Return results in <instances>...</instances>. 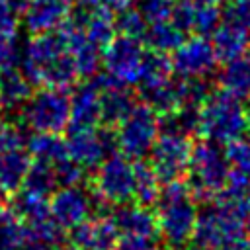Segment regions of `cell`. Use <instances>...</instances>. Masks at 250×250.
Returning <instances> with one entry per match:
<instances>
[{"instance_id": "36", "label": "cell", "mask_w": 250, "mask_h": 250, "mask_svg": "<svg viewBox=\"0 0 250 250\" xmlns=\"http://www.w3.org/2000/svg\"><path fill=\"white\" fill-rule=\"evenodd\" d=\"M221 18L225 23H230L250 33V0H232L230 4L225 6Z\"/></svg>"}, {"instance_id": "24", "label": "cell", "mask_w": 250, "mask_h": 250, "mask_svg": "<svg viewBox=\"0 0 250 250\" xmlns=\"http://www.w3.org/2000/svg\"><path fill=\"white\" fill-rule=\"evenodd\" d=\"M27 152L31 158L51 166L68 158L66 143L59 137V133H33L27 141Z\"/></svg>"}, {"instance_id": "17", "label": "cell", "mask_w": 250, "mask_h": 250, "mask_svg": "<svg viewBox=\"0 0 250 250\" xmlns=\"http://www.w3.org/2000/svg\"><path fill=\"white\" fill-rule=\"evenodd\" d=\"M119 230L111 219H88L70 232V246L76 250H113Z\"/></svg>"}, {"instance_id": "21", "label": "cell", "mask_w": 250, "mask_h": 250, "mask_svg": "<svg viewBox=\"0 0 250 250\" xmlns=\"http://www.w3.org/2000/svg\"><path fill=\"white\" fill-rule=\"evenodd\" d=\"M31 166V156L21 146L6 148L0 152V186L10 191H18Z\"/></svg>"}, {"instance_id": "27", "label": "cell", "mask_w": 250, "mask_h": 250, "mask_svg": "<svg viewBox=\"0 0 250 250\" xmlns=\"http://www.w3.org/2000/svg\"><path fill=\"white\" fill-rule=\"evenodd\" d=\"M172 61L166 53H145L143 57V64H141V74H139V88H150V86H158L164 84L172 78Z\"/></svg>"}, {"instance_id": "22", "label": "cell", "mask_w": 250, "mask_h": 250, "mask_svg": "<svg viewBox=\"0 0 250 250\" xmlns=\"http://www.w3.org/2000/svg\"><path fill=\"white\" fill-rule=\"evenodd\" d=\"M211 47L215 51L217 61L227 62L230 59H236L244 55L248 47V31L221 21L219 27L211 33Z\"/></svg>"}, {"instance_id": "18", "label": "cell", "mask_w": 250, "mask_h": 250, "mask_svg": "<svg viewBox=\"0 0 250 250\" xmlns=\"http://www.w3.org/2000/svg\"><path fill=\"white\" fill-rule=\"evenodd\" d=\"M109 219L115 225V229L119 230V234L154 238V234L158 232L154 213L148 207L139 205V203L137 205H131V203L115 205Z\"/></svg>"}, {"instance_id": "32", "label": "cell", "mask_w": 250, "mask_h": 250, "mask_svg": "<svg viewBox=\"0 0 250 250\" xmlns=\"http://www.w3.org/2000/svg\"><path fill=\"white\" fill-rule=\"evenodd\" d=\"M146 27H148V21L137 8H127L119 12L115 18V31H119V35H125V37L141 39Z\"/></svg>"}, {"instance_id": "25", "label": "cell", "mask_w": 250, "mask_h": 250, "mask_svg": "<svg viewBox=\"0 0 250 250\" xmlns=\"http://www.w3.org/2000/svg\"><path fill=\"white\" fill-rule=\"evenodd\" d=\"M29 240L27 225L12 207H0V250H21Z\"/></svg>"}, {"instance_id": "11", "label": "cell", "mask_w": 250, "mask_h": 250, "mask_svg": "<svg viewBox=\"0 0 250 250\" xmlns=\"http://www.w3.org/2000/svg\"><path fill=\"white\" fill-rule=\"evenodd\" d=\"M66 143V154L84 170L98 168L107 156H111L113 148H117L115 135L109 131L98 129H70Z\"/></svg>"}, {"instance_id": "52", "label": "cell", "mask_w": 250, "mask_h": 250, "mask_svg": "<svg viewBox=\"0 0 250 250\" xmlns=\"http://www.w3.org/2000/svg\"><path fill=\"white\" fill-rule=\"evenodd\" d=\"M4 201H6V189L0 186V207L4 205Z\"/></svg>"}, {"instance_id": "48", "label": "cell", "mask_w": 250, "mask_h": 250, "mask_svg": "<svg viewBox=\"0 0 250 250\" xmlns=\"http://www.w3.org/2000/svg\"><path fill=\"white\" fill-rule=\"evenodd\" d=\"M172 250H199L195 244H178V246H172Z\"/></svg>"}, {"instance_id": "40", "label": "cell", "mask_w": 250, "mask_h": 250, "mask_svg": "<svg viewBox=\"0 0 250 250\" xmlns=\"http://www.w3.org/2000/svg\"><path fill=\"white\" fill-rule=\"evenodd\" d=\"M18 12L6 2L0 0V35L18 37Z\"/></svg>"}, {"instance_id": "13", "label": "cell", "mask_w": 250, "mask_h": 250, "mask_svg": "<svg viewBox=\"0 0 250 250\" xmlns=\"http://www.w3.org/2000/svg\"><path fill=\"white\" fill-rule=\"evenodd\" d=\"M170 61L174 72L182 78H205L217 66V57L211 41H207L203 35L184 39L172 51Z\"/></svg>"}, {"instance_id": "9", "label": "cell", "mask_w": 250, "mask_h": 250, "mask_svg": "<svg viewBox=\"0 0 250 250\" xmlns=\"http://www.w3.org/2000/svg\"><path fill=\"white\" fill-rule=\"evenodd\" d=\"M94 195L102 203L121 205L129 203L135 195V168L123 154L107 156L100 166L94 180Z\"/></svg>"}, {"instance_id": "41", "label": "cell", "mask_w": 250, "mask_h": 250, "mask_svg": "<svg viewBox=\"0 0 250 250\" xmlns=\"http://www.w3.org/2000/svg\"><path fill=\"white\" fill-rule=\"evenodd\" d=\"M18 37H4L0 35V68L18 64Z\"/></svg>"}, {"instance_id": "23", "label": "cell", "mask_w": 250, "mask_h": 250, "mask_svg": "<svg viewBox=\"0 0 250 250\" xmlns=\"http://www.w3.org/2000/svg\"><path fill=\"white\" fill-rule=\"evenodd\" d=\"M221 90L236 96L238 100L250 96V57H236L223 64L217 74Z\"/></svg>"}, {"instance_id": "31", "label": "cell", "mask_w": 250, "mask_h": 250, "mask_svg": "<svg viewBox=\"0 0 250 250\" xmlns=\"http://www.w3.org/2000/svg\"><path fill=\"white\" fill-rule=\"evenodd\" d=\"M160 131H172L186 137L199 133V107H178L176 111L162 115Z\"/></svg>"}, {"instance_id": "10", "label": "cell", "mask_w": 250, "mask_h": 250, "mask_svg": "<svg viewBox=\"0 0 250 250\" xmlns=\"http://www.w3.org/2000/svg\"><path fill=\"white\" fill-rule=\"evenodd\" d=\"M148 154L150 166L162 184L180 180L188 172L189 164V137L172 131H160Z\"/></svg>"}, {"instance_id": "8", "label": "cell", "mask_w": 250, "mask_h": 250, "mask_svg": "<svg viewBox=\"0 0 250 250\" xmlns=\"http://www.w3.org/2000/svg\"><path fill=\"white\" fill-rule=\"evenodd\" d=\"M160 133V121L146 104H135L131 111L117 123L115 143L123 156L141 160L145 158Z\"/></svg>"}, {"instance_id": "35", "label": "cell", "mask_w": 250, "mask_h": 250, "mask_svg": "<svg viewBox=\"0 0 250 250\" xmlns=\"http://www.w3.org/2000/svg\"><path fill=\"white\" fill-rule=\"evenodd\" d=\"M225 154H227V160L232 166V170L250 176V141L236 139V141L229 143L225 148Z\"/></svg>"}, {"instance_id": "33", "label": "cell", "mask_w": 250, "mask_h": 250, "mask_svg": "<svg viewBox=\"0 0 250 250\" xmlns=\"http://www.w3.org/2000/svg\"><path fill=\"white\" fill-rule=\"evenodd\" d=\"M223 21L221 18V10L217 6L211 4H197L195 2V14H193V23H191V31H197V35H211L219 23Z\"/></svg>"}, {"instance_id": "51", "label": "cell", "mask_w": 250, "mask_h": 250, "mask_svg": "<svg viewBox=\"0 0 250 250\" xmlns=\"http://www.w3.org/2000/svg\"><path fill=\"white\" fill-rule=\"evenodd\" d=\"M244 113H246V121H248V125H250V96H248V102H246V105H244Z\"/></svg>"}, {"instance_id": "14", "label": "cell", "mask_w": 250, "mask_h": 250, "mask_svg": "<svg viewBox=\"0 0 250 250\" xmlns=\"http://www.w3.org/2000/svg\"><path fill=\"white\" fill-rule=\"evenodd\" d=\"M59 33L64 39V45L76 64L78 76H92L102 66V49L96 47L84 33V29L66 18V21L59 27Z\"/></svg>"}, {"instance_id": "19", "label": "cell", "mask_w": 250, "mask_h": 250, "mask_svg": "<svg viewBox=\"0 0 250 250\" xmlns=\"http://www.w3.org/2000/svg\"><path fill=\"white\" fill-rule=\"evenodd\" d=\"M31 94V82L18 64L0 68V107L6 111H18L25 105Z\"/></svg>"}, {"instance_id": "30", "label": "cell", "mask_w": 250, "mask_h": 250, "mask_svg": "<svg viewBox=\"0 0 250 250\" xmlns=\"http://www.w3.org/2000/svg\"><path fill=\"white\" fill-rule=\"evenodd\" d=\"M12 209L23 219L25 225H31V223H37V221H41V219L51 217L49 201H47L45 197L33 195V193L23 191V189L14 197Z\"/></svg>"}, {"instance_id": "4", "label": "cell", "mask_w": 250, "mask_h": 250, "mask_svg": "<svg viewBox=\"0 0 250 250\" xmlns=\"http://www.w3.org/2000/svg\"><path fill=\"white\" fill-rule=\"evenodd\" d=\"M248 129L244 105L225 90L211 92L199 107V133L217 145H229Z\"/></svg>"}, {"instance_id": "44", "label": "cell", "mask_w": 250, "mask_h": 250, "mask_svg": "<svg viewBox=\"0 0 250 250\" xmlns=\"http://www.w3.org/2000/svg\"><path fill=\"white\" fill-rule=\"evenodd\" d=\"M135 2H137V0H102V4H104L111 14H119V12L127 10V8H133Z\"/></svg>"}, {"instance_id": "42", "label": "cell", "mask_w": 250, "mask_h": 250, "mask_svg": "<svg viewBox=\"0 0 250 250\" xmlns=\"http://www.w3.org/2000/svg\"><path fill=\"white\" fill-rule=\"evenodd\" d=\"M21 143H23L21 133L14 125H10V123H6V121L0 119V152L6 150V148L21 146Z\"/></svg>"}, {"instance_id": "54", "label": "cell", "mask_w": 250, "mask_h": 250, "mask_svg": "<svg viewBox=\"0 0 250 250\" xmlns=\"http://www.w3.org/2000/svg\"><path fill=\"white\" fill-rule=\"evenodd\" d=\"M248 37H250V33H248Z\"/></svg>"}, {"instance_id": "26", "label": "cell", "mask_w": 250, "mask_h": 250, "mask_svg": "<svg viewBox=\"0 0 250 250\" xmlns=\"http://www.w3.org/2000/svg\"><path fill=\"white\" fill-rule=\"evenodd\" d=\"M184 31L168 18L162 21H152L145 31V43L158 53H170L184 41Z\"/></svg>"}, {"instance_id": "3", "label": "cell", "mask_w": 250, "mask_h": 250, "mask_svg": "<svg viewBox=\"0 0 250 250\" xmlns=\"http://www.w3.org/2000/svg\"><path fill=\"white\" fill-rule=\"evenodd\" d=\"M230 172V164L227 160L221 145L213 141H201L191 146L189 164H188V180L184 182L189 197L199 203H207L219 195L225 188Z\"/></svg>"}, {"instance_id": "39", "label": "cell", "mask_w": 250, "mask_h": 250, "mask_svg": "<svg viewBox=\"0 0 250 250\" xmlns=\"http://www.w3.org/2000/svg\"><path fill=\"white\" fill-rule=\"evenodd\" d=\"M193 14H195V0H174L172 12H170V20L184 33H188V31H191Z\"/></svg>"}, {"instance_id": "15", "label": "cell", "mask_w": 250, "mask_h": 250, "mask_svg": "<svg viewBox=\"0 0 250 250\" xmlns=\"http://www.w3.org/2000/svg\"><path fill=\"white\" fill-rule=\"evenodd\" d=\"M70 16V0H29L23 10L25 27L37 35L59 29Z\"/></svg>"}, {"instance_id": "46", "label": "cell", "mask_w": 250, "mask_h": 250, "mask_svg": "<svg viewBox=\"0 0 250 250\" xmlns=\"http://www.w3.org/2000/svg\"><path fill=\"white\" fill-rule=\"evenodd\" d=\"M225 250H250V240H246V238H240V240H236V242L229 244Z\"/></svg>"}, {"instance_id": "6", "label": "cell", "mask_w": 250, "mask_h": 250, "mask_svg": "<svg viewBox=\"0 0 250 250\" xmlns=\"http://www.w3.org/2000/svg\"><path fill=\"white\" fill-rule=\"evenodd\" d=\"M23 109V121L35 133H61L70 123V96L62 88L45 86L29 96Z\"/></svg>"}, {"instance_id": "37", "label": "cell", "mask_w": 250, "mask_h": 250, "mask_svg": "<svg viewBox=\"0 0 250 250\" xmlns=\"http://www.w3.org/2000/svg\"><path fill=\"white\" fill-rule=\"evenodd\" d=\"M53 170H55L59 188L80 186V182L84 180V172H86L82 166H78V164H76L74 160H70V158H64V160L53 164Z\"/></svg>"}, {"instance_id": "53", "label": "cell", "mask_w": 250, "mask_h": 250, "mask_svg": "<svg viewBox=\"0 0 250 250\" xmlns=\"http://www.w3.org/2000/svg\"><path fill=\"white\" fill-rule=\"evenodd\" d=\"M150 250H162V248H158V246H152V248H150Z\"/></svg>"}, {"instance_id": "7", "label": "cell", "mask_w": 250, "mask_h": 250, "mask_svg": "<svg viewBox=\"0 0 250 250\" xmlns=\"http://www.w3.org/2000/svg\"><path fill=\"white\" fill-rule=\"evenodd\" d=\"M143 57H145V47L139 39L125 37V35L113 37L102 51L104 72L96 82L135 86L139 82Z\"/></svg>"}, {"instance_id": "49", "label": "cell", "mask_w": 250, "mask_h": 250, "mask_svg": "<svg viewBox=\"0 0 250 250\" xmlns=\"http://www.w3.org/2000/svg\"><path fill=\"white\" fill-rule=\"evenodd\" d=\"M244 234L250 236V211H248V215H246V219H244Z\"/></svg>"}, {"instance_id": "16", "label": "cell", "mask_w": 250, "mask_h": 250, "mask_svg": "<svg viewBox=\"0 0 250 250\" xmlns=\"http://www.w3.org/2000/svg\"><path fill=\"white\" fill-rule=\"evenodd\" d=\"M102 123L100 86L82 84L70 96V129H96Z\"/></svg>"}, {"instance_id": "12", "label": "cell", "mask_w": 250, "mask_h": 250, "mask_svg": "<svg viewBox=\"0 0 250 250\" xmlns=\"http://www.w3.org/2000/svg\"><path fill=\"white\" fill-rule=\"evenodd\" d=\"M98 209L96 195L88 193L80 186H66L59 188L49 201V211L53 221L64 230L74 229L90 219V215Z\"/></svg>"}, {"instance_id": "43", "label": "cell", "mask_w": 250, "mask_h": 250, "mask_svg": "<svg viewBox=\"0 0 250 250\" xmlns=\"http://www.w3.org/2000/svg\"><path fill=\"white\" fill-rule=\"evenodd\" d=\"M154 246L152 238H146V236H133V234H123L113 250H150Z\"/></svg>"}, {"instance_id": "20", "label": "cell", "mask_w": 250, "mask_h": 250, "mask_svg": "<svg viewBox=\"0 0 250 250\" xmlns=\"http://www.w3.org/2000/svg\"><path fill=\"white\" fill-rule=\"evenodd\" d=\"M98 86L102 100V121L107 125H117L135 105V98L127 86H119V84H98Z\"/></svg>"}, {"instance_id": "5", "label": "cell", "mask_w": 250, "mask_h": 250, "mask_svg": "<svg viewBox=\"0 0 250 250\" xmlns=\"http://www.w3.org/2000/svg\"><path fill=\"white\" fill-rule=\"evenodd\" d=\"M246 213L223 203L207 205L197 211L191 240L199 250H225L229 244L244 238Z\"/></svg>"}, {"instance_id": "2", "label": "cell", "mask_w": 250, "mask_h": 250, "mask_svg": "<svg viewBox=\"0 0 250 250\" xmlns=\"http://www.w3.org/2000/svg\"><path fill=\"white\" fill-rule=\"evenodd\" d=\"M156 227L166 244H186L195 227L197 207L184 182H166L156 199Z\"/></svg>"}, {"instance_id": "34", "label": "cell", "mask_w": 250, "mask_h": 250, "mask_svg": "<svg viewBox=\"0 0 250 250\" xmlns=\"http://www.w3.org/2000/svg\"><path fill=\"white\" fill-rule=\"evenodd\" d=\"M27 232L31 240H39V242H47V244H61L62 240V229L53 221V217L41 219L37 223L27 225Z\"/></svg>"}, {"instance_id": "50", "label": "cell", "mask_w": 250, "mask_h": 250, "mask_svg": "<svg viewBox=\"0 0 250 250\" xmlns=\"http://www.w3.org/2000/svg\"><path fill=\"white\" fill-rule=\"evenodd\" d=\"M197 4H211V6H217V4H221L223 0H195Z\"/></svg>"}, {"instance_id": "1", "label": "cell", "mask_w": 250, "mask_h": 250, "mask_svg": "<svg viewBox=\"0 0 250 250\" xmlns=\"http://www.w3.org/2000/svg\"><path fill=\"white\" fill-rule=\"evenodd\" d=\"M20 68L31 84L62 90L70 88L78 78L76 64L59 31L33 35V39L27 41L23 49Z\"/></svg>"}, {"instance_id": "29", "label": "cell", "mask_w": 250, "mask_h": 250, "mask_svg": "<svg viewBox=\"0 0 250 250\" xmlns=\"http://www.w3.org/2000/svg\"><path fill=\"white\" fill-rule=\"evenodd\" d=\"M133 168H135V195H133V199L145 207L154 205L158 199V193H160L158 176L154 174L150 164H145L141 160L135 162Z\"/></svg>"}, {"instance_id": "38", "label": "cell", "mask_w": 250, "mask_h": 250, "mask_svg": "<svg viewBox=\"0 0 250 250\" xmlns=\"http://www.w3.org/2000/svg\"><path fill=\"white\" fill-rule=\"evenodd\" d=\"M137 10L145 16L148 23L152 21H162L170 18L174 0H137Z\"/></svg>"}, {"instance_id": "28", "label": "cell", "mask_w": 250, "mask_h": 250, "mask_svg": "<svg viewBox=\"0 0 250 250\" xmlns=\"http://www.w3.org/2000/svg\"><path fill=\"white\" fill-rule=\"evenodd\" d=\"M23 191H29L33 195H39V197H51L57 189H59V182H57V176H55V170L51 164H45V162H31L25 178H23V184H21Z\"/></svg>"}, {"instance_id": "45", "label": "cell", "mask_w": 250, "mask_h": 250, "mask_svg": "<svg viewBox=\"0 0 250 250\" xmlns=\"http://www.w3.org/2000/svg\"><path fill=\"white\" fill-rule=\"evenodd\" d=\"M21 250H59L57 246L53 244H47V242H39V240H31V242H25V246Z\"/></svg>"}, {"instance_id": "47", "label": "cell", "mask_w": 250, "mask_h": 250, "mask_svg": "<svg viewBox=\"0 0 250 250\" xmlns=\"http://www.w3.org/2000/svg\"><path fill=\"white\" fill-rule=\"evenodd\" d=\"M18 14H23V10L27 8V4H29V0H6Z\"/></svg>"}]
</instances>
